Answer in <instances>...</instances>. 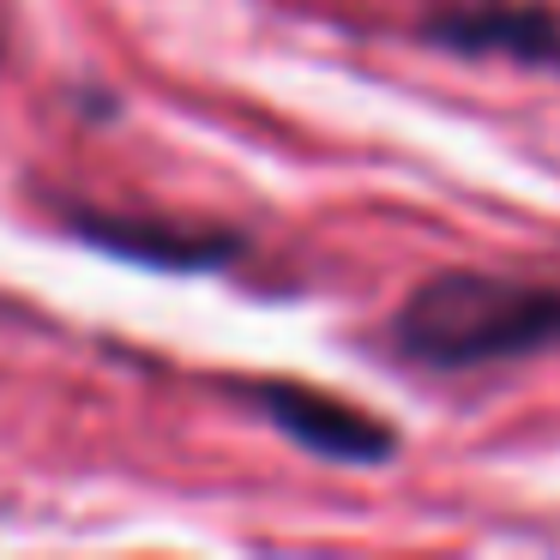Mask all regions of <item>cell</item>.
I'll return each instance as SVG.
<instances>
[{"label": "cell", "instance_id": "cell-1", "mask_svg": "<svg viewBox=\"0 0 560 560\" xmlns=\"http://www.w3.org/2000/svg\"><path fill=\"white\" fill-rule=\"evenodd\" d=\"M392 350L434 374H470V368L560 350V283L434 271L392 314Z\"/></svg>", "mask_w": 560, "mask_h": 560}, {"label": "cell", "instance_id": "cell-2", "mask_svg": "<svg viewBox=\"0 0 560 560\" xmlns=\"http://www.w3.org/2000/svg\"><path fill=\"white\" fill-rule=\"evenodd\" d=\"M283 440H295L302 452L331 464H386L398 452V434L386 422H374L355 404H338L314 386H290V380H259V386H235Z\"/></svg>", "mask_w": 560, "mask_h": 560}, {"label": "cell", "instance_id": "cell-3", "mask_svg": "<svg viewBox=\"0 0 560 560\" xmlns=\"http://www.w3.org/2000/svg\"><path fill=\"white\" fill-rule=\"evenodd\" d=\"M61 223L85 247H97V254L133 259V266H151V271H218L242 254V235L151 223V218H115V211H91V206H61Z\"/></svg>", "mask_w": 560, "mask_h": 560}, {"label": "cell", "instance_id": "cell-4", "mask_svg": "<svg viewBox=\"0 0 560 560\" xmlns=\"http://www.w3.org/2000/svg\"><path fill=\"white\" fill-rule=\"evenodd\" d=\"M428 37L464 55H506V61H560V25L536 7H464V13L428 19Z\"/></svg>", "mask_w": 560, "mask_h": 560}]
</instances>
